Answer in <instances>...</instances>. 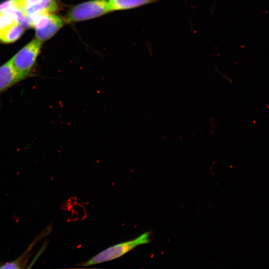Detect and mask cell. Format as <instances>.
<instances>
[{
  "label": "cell",
  "mask_w": 269,
  "mask_h": 269,
  "mask_svg": "<svg viewBox=\"0 0 269 269\" xmlns=\"http://www.w3.org/2000/svg\"><path fill=\"white\" fill-rule=\"evenodd\" d=\"M64 20L55 13L41 17L35 26V36L41 41L52 37L63 25Z\"/></svg>",
  "instance_id": "cell-4"
},
{
  "label": "cell",
  "mask_w": 269,
  "mask_h": 269,
  "mask_svg": "<svg viewBox=\"0 0 269 269\" xmlns=\"http://www.w3.org/2000/svg\"><path fill=\"white\" fill-rule=\"evenodd\" d=\"M112 11L108 0H92L73 7L64 21L75 22L96 18Z\"/></svg>",
  "instance_id": "cell-3"
},
{
  "label": "cell",
  "mask_w": 269,
  "mask_h": 269,
  "mask_svg": "<svg viewBox=\"0 0 269 269\" xmlns=\"http://www.w3.org/2000/svg\"><path fill=\"white\" fill-rule=\"evenodd\" d=\"M111 11L125 10L156 2L160 0H108Z\"/></svg>",
  "instance_id": "cell-7"
},
{
  "label": "cell",
  "mask_w": 269,
  "mask_h": 269,
  "mask_svg": "<svg viewBox=\"0 0 269 269\" xmlns=\"http://www.w3.org/2000/svg\"><path fill=\"white\" fill-rule=\"evenodd\" d=\"M49 227L48 229H46L42 233L37 236L28 246L27 250L15 260L9 262H0V269H23L25 267L28 261L31 256L30 251L34 245L41 240L43 236H46L48 233Z\"/></svg>",
  "instance_id": "cell-6"
},
{
  "label": "cell",
  "mask_w": 269,
  "mask_h": 269,
  "mask_svg": "<svg viewBox=\"0 0 269 269\" xmlns=\"http://www.w3.org/2000/svg\"><path fill=\"white\" fill-rule=\"evenodd\" d=\"M23 31L24 28L19 24H16L0 36V41L6 43L13 42L20 37Z\"/></svg>",
  "instance_id": "cell-8"
},
{
  "label": "cell",
  "mask_w": 269,
  "mask_h": 269,
  "mask_svg": "<svg viewBox=\"0 0 269 269\" xmlns=\"http://www.w3.org/2000/svg\"><path fill=\"white\" fill-rule=\"evenodd\" d=\"M14 6L23 11L29 6L41 2L44 0H11Z\"/></svg>",
  "instance_id": "cell-11"
},
{
  "label": "cell",
  "mask_w": 269,
  "mask_h": 269,
  "mask_svg": "<svg viewBox=\"0 0 269 269\" xmlns=\"http://www.w3.org/2000/svg\"><path fill=\"white\" fill-rule=\"evenodd\" d=\"M0 12L11 17L18 24L22 21L25 17L23 12L13 5L10 6Z\"/></svg>",
  "instance_id": "cell-9"
},
{
  "label": "cell",
  "mask_w": 269,
  "mask_h": 269,
  "mask_svg": "<svg viewBox=\"0 0 269 269\" xmlns=\"http://www.w3.org/2000/svg\"></svg>",
  "instance_id": "cell-13"
},
{
  "label": "cell",
  "mask_w": 269,
  "mask_h": 269,
  "mask_svg": "<svg viewBox=\"0 0 269 269\" xmlns=\"http://www.w3.org/2000/svg\"><path fill=\"white\" fill-rule=\"evenodd\" d=\"M21 81L10 60L0 66V94Z\"/></svg>",
  "instance_id": "cell-5"
},
{
  "label": "cell",
  "mask_w": 269,
  "mask_h": 269,
  "mask_svg": "<svg viewBox=\"0 0 269 269\" xmlns=\"http://www.w3.org/2000/svg\"><path fill=\"white\" fill-rule=\"evenodd\" d=\"M18 24L11 17L0 12V37L10 27Z\"/></svg>",
  "instance_id": "cell-10"
},
{
  "label": "cell",
  "mask_w": 269,
  "mask_h": 269,
  "mask_svg": "<svg viewBox=\"0 0 269 269\" xmlns=\"http://www.w3.org/2000/svg\"><path fill=\"white\" fill-rule=\"evenodd\" d=\"M13 5L11 0H6L0 3V11L3 9Z\"/></svg>",
  "instance_id": "cell-12"
},
{
  "label": "cell",
  "mask_w": 269,
  "mask_h": 269,
  "mask_svg": "<svg viewBox=\"0 0 269 269\" xmlns=\"http://www.w3.org/2000/svg\"><path fill=\"white\" fill-rule=\"evenodd\" d=\"M42 41L33 39L12 58L11 64L22 80L32 76V71L40 52Z\"/></svg>",
  "instance_id": "cell-1"
},
{
  "label": "cell",
  "mask_w": 269,
  "mask_h": 269,
  "mask_svg": "<svg viewBox=\"0 0 269 269\" xmlns=\"http://www.w3.org/2000/svg\"><path fill=\"white\" fill-rule=\"evenodd\" d=\"M150 242L149 233L146 232L133 240L112 246L98 253L88 261L80 264L89 266L116 259L128 253L135 247Z\"/></svg>",
  "instance_id": "cell-2"
}]
</instances>
